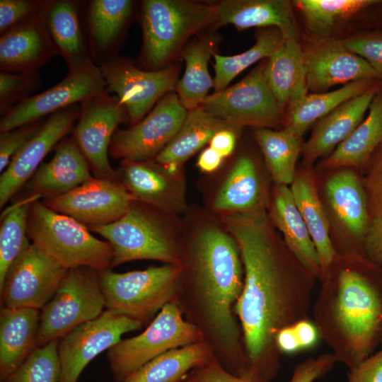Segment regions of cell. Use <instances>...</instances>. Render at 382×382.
<instances>
[{
    "instance_id": "1",
    "label": "cell",
    "mask_w": 382,
    "mask_h": 382,
    "mask_svg": "<svg viewBox=\"0 0 382 382\" xmlns=\"http://www.w3.org/2000/svg\"><path fill=\"white\" fill-rule=\"evenodd\" d=\"M236 239L244 270L234 311L253 371L272 381L281 369L275 344L282 328L309 319L317 279L274 231L266 209L222 216Z\"/></svg>"
},
{
    "instance_id": "2",
    "label": "cell",
    "mask_w": 382,
    "mask_h": 382,
    "mask_svg": "<svg viewBox=\"0 0 382 382\" xmlns=\"http://www.w3.org/2000/svg\"><path fill=\"white\" fill-rule=\"evenodd\" d=\"M182 272L175 296L218 361L241 377L256 374L234 311L244 270L238 243L225 226L204 221L181 240Z\"/></svg>"
},
{
    "instance_id": "3",
    "label": "cell",
    "mask_w": 382,
    "mask_h": 382,
    "mask_svg": "<svg viewBox=\"0 0 382 382\" xmlns=\"http://www.w3.org/2000/svg\"><path fill=\"white\" fill-rule=\"evenodd\" d=\"M320 281L313 323L336 361L355 368L382 341V266L361 254H337Z\"/></svg>"
},
{
    "instance_id": "4",
    "label": "cell",
    "mask_w": 382,
    "mask_h": 382,
    "mask_svg": "<svg viewBox=\"0 0 382 382\" xmlns=\"http://www.w3.org/2000/svg\"><path fill=\"white\" fill-rule=\"evenodd\" d=\"M168 215L134 200L118 220L88 228L112 245L111 268L142 260L182 265V238L173 232Z\"/></svg>"
},
{
    "instance_id": "5",
    "label": "cell",
    "mask_w": 382,
    "mask_h": 382,
    "mask_svg": "<svg viewBox=\"0 0 382 382\" xmlns=\"http://www.w3.org/2000/svg\"><path fill=\"white\" fill-rule=\"evenodd\" d=\"M91 232L84 224L52 210L40 199L31 205L29 240L66 270L84 267L101 272L111 269L112 245Z\"/></svg>"
},
{
    "instance_id": "6",
    "label": "cell",
    "mask_w": 382,
    "mask_h": 382,
    "mask_svg": "<svg viewBox=\"0 0 382 382\" xmlns=\"http://www.w3.org/2000/svg\"><path fill=\"white\" fill-rule=\"evenodd\" d=\"M214 4L184 0H146L141 24L145 62L151 69L168 64L188 38L214 25Z\"/></svg>"
},
{
    "instance_id": "7",
    "label": "cell",
    "mask_w": 382,
    "mask_h": 382,
    "mask_svg": "<svg viewBox=\"0 0 382 382\" xmlns=\"http://www.w3.org/2000/svg\"><path fill=\"white\" fill-rule=\"evenodd\" d=\"M182 265L164 264L142 270L100 272L105 310L146 324L175 299Z\"/></svg>"
},
{
    "instance_id": "8",
    "label": "cell",
    "mask_w": 382,
    "mask_h": 382,
    "mask_svg": "<svg viewBox=\"0 0 382 382\" xmlns=\"http://www.w3.org/2000/svg\"><path fill=\"white\" fill-rule=\"evenodd\" d=\"M201 340L200 332L186 320L174 300L158 312L144 331L121 340L109 349L107 358L114 380L124 382L129 375L156 357Z\"/></svg>"
},
{
    "instance_id": "9",
    "label": "cell",
    "mask_w": 382,
    "mask_h": 382,
    "mask_svg": "<svg viewBox=\"0 0 382 382\" xmlns=\"http://www.w3.org/2000/svg\"><path fill=\"white\" fill-rule=\"evenodd\" d=\"M105 310L100 272L84 267L68 270L53 297L40 311L35 348L59 340Z\"/></svg>"
},
{
    "instance_id": "10",
    "label": "cell",
    "mask_w": 382,
    "mask_h": 382,
    "mask_svg": "<svg viewBox=\"0 0 382 382\" xmlns=\"http://www.w3.org/2000/svg\"><path fill=\"white\" fill-rule=\"evenodd\" d=\"M262 60L237 83L208 96L200 105L207 113L241 129L284 127L286 113L280 108L265 76Z\"/></svg>"
},
{
    "instance_id": "11",
    "label": "cell",
    "mask_w": 382,
    "mask_h": 382,
    "mask_svg": "<svg viewBox=\"0 0 382 382\" xmlns=\"http://www.w3.org/2000/svg\"><path fill=\"white\" fill-rule=\"evenodd\" d=\"M187 113L177 93H168L144 119L115 132L109 153L122 161L154 160L178 132Z\"/></svg>"
},
{
    "instance_id": "12",
    "label": "cell",
    "mask_w": 382,
    "mask_h": 382,
    "mask_svg": "<svg viewBox=\"0 0 382 382\" xmlns=\"http://www.w3.org/2000/svg\"><path fill=\"white\" fill-rule=\"evenodd\" d=\"M143 323L105 310L96 318L76 328L59 340L60 374L58 382H77L85 367L99 354L108 350L129 332Z\"/></svg>"
},
{
    "instance_id": "13",
    "label": "cell",
    "mask_w": 382,
    "mask_h": 382,
    "mask_svg": "<svg viewBox=\"0 0 382 382\" xmlns=\"http://www.w3.org/2000/svg\"><path fill=\"white\" fill-rule=\"evenodd\" d=\"M67 270L30 243L11 265L0 287L1 307L41 311Z\"/></svg>"
},
{
    "instance_id": "14",
    "label": "cell",
    "mask_w": 382,
    "mask_h": 382,
    "mask_svg": "<svg viewBox=\"0 0 382 382\" xmlns=\"http://www.w3.org/2000/svg\"><path fill=\"white\" fill-rule=\"evenodd\" d=\"M107 90L115 93L134 125L161 97L176 88L179 68L143 71L120 60L109 62L100 69Z\"/></svg>"
},
{
    "instance_id": "15",
    "label": "cell",
    "mask_w": 382,
    "mask_h": 382,
    "mask_svg": "<svg viewBox=\"0 0 382 382\" xmlns=\"http://www.w3.org/2000/svg\"><path fill=\"white\" fill-rule=\"evenodd\" d=\"M125 110L117 97L104 93L83 102L74 139L96 178L119 180L108 152L117 127L125 120Z\"/></svg>"
},
{
    "instance_id": "16",
    "label": "cell",
    "mask_w": 382,
    "mask_h": 382,
    "mask_svg": "<svg viewBox=\"0 0 382 382\" xmlns=\"http://www.w3.org/2000/svg\"><path fill=\"white\" fill-rule=\"evenodd\" d=\"M105 81L96 66L70 71L54 87L33 96L26 98L8 110L0 122L1 132H8L40 118L76 105L104 93Z\"/></svg>"
},
{
    "instance_id": "17",
    "label": "cell",
    "mask_w": 382,
    "mask_h": 382,
    "mask_svg": "<svg viewBox=\"0 0 382 382\" xmlns=\"http://www.w3.org/2000/svg\"><path fill=\"white\" fill-rule=\"evenodd\" d=\"M134 200L119 180L93 177L67 193L45 199L43 203L90 227L118 220Z\"/></svg>"
},
{
    "instance_id": "18",
    "label": "cell",
    "mask_w": 382,
    "mask_h": 382,
    "mask_svg": "<svg viewBox=\"0 0 382 382\" xmlns=\"http://www.w3.org/2000/svg\"><path fill=\"white\" fill-rule=\"evenodd\" d=\"M303 56L308 90L313 93L327 92L339 84L378 78L370 64L339 38H313L303 48Z\"/></svg>"
},
{
    "instance_id": "19",
    "label": "cell",
    "mask_w": 382,
    "mask_h": 382,
    "mask_svg": "<svg viewBox=\"0 0 382 382\" xmlns=\"http://www.w3.org/2000/svg\"><path fill=\"white\" fill-rule=\"evenodd\" d=\"M117 173L135 201L168 215L185 211V181L180 170L171 171L154 160L122 161Z\"/></svg>"
},
{
    "instance_id": "20",
    "label": "cell",
    "mask_w": 382,
    "mask_h": 382,
    "mask_svg": "<svg viewBox=\"0 0 382 382\" xmlns=\"http://www.w3.org/2000/svg\"><path fill=\"white\" fill-rule=\"evenodd\" d=\"M80 111L76 105L52 114L12 158L0 177V207L22 187L46 155L71 130Z\"/></svg>"
},
{
    "instance_id": "21",
    "label": "cell",
    "mask_w": 382,
    "mask_h": 382,
    "mask_svg": "<svg viewBox=\"0 0 382 382\" xmlns=\"http://www.w3.org/2000/svg\"><path fill=\"white\" fill-rule=\"evenodd\" d=\"M292 5L313 38L332 37L350 23L361 30H382V0H297Z\"/></svg>"
},
{
    "instance_id": "22",
    "label": "cell",
    "mask_w": 382,
    "mask_h": 382,
    "mask_svg": "<svg viewBox=\"0 0 382 382\" xmlns=\"http://www.w3.org/2000/svg\"><path fill=\"white\" fill-rule=\"evenodd\" d=\"M325 188L329 205L348 236L345 254L364 255V241L371 217L362 180L352 170L343 168L328 178Z\"/></svg>"
},
{
    "instance_id": "23",
    "label": "cell",
    "mask_w": 382,
    "mask_h": 382,
    "mask_svg": "<svg viewBox=\"0 0 382 382\" xmlns=\"http://www.w3.org/2000/svg\"><path fill=\"white\" fill-rule=\"evenodd\" d=\"M382 86L378 81L361 95L341 104L318 120L309 139L303 144V161L312 165L317 159L331 154L364 120L374 96Z\"/></svg>"
},
{
    "instance_id": "24",
    "label": "cell",
    "mask_w": 382,
    "mask_h": 382,
    "mask_svg": "<svg viewBox=\"0 0 382 382\" xmlns=\"http://www.w3.org/2000/svg\"><path fill=\"white\" fill-rule=\"evenodd\" d=\"M93 177L74 139H66L57 146L52 158L42 163L24 186L28 195L45 200L66 194Z\"/></svg>"
},
{
    "instance_id": "25",
    "label": "cell",
    "mask_w": 382,
    "mask_h": 382,
    "mask_svg": "<svg viewBox=\"0 0 382 382\" xmlns=\"http://www.w3.org/2000/svg\"><path fill=\"white\" fill-rule=\"evenodd\" d=\"M214 25L238 29L275 28L283 37L299 38L292 3L286 0H223L216 4Z\"/></svg>"
},
{
    "instance_id": "26",
    "label": "cell",
    "mask_w": 382,
    "mask_h": 382,
    "mask_svg": "<svg viewBox=\"0 0 382 382\" xmlns=\"http://www.w3.org/2000/svg\"><path fill=\"white\" fill-rule=\"evenodd\" d=\"M270 221L297 260L317 279L321 277L318 255L290 187L277 185L269 212Z\"/></svg>"
},
{
    "instance_id": "27",
    "label": "cell",
    "mask_w": 382,
    "mask_h": 382,
    "mask_svg": "<svg viewBox=\"0 0 382 382\" xmlns=\"http://www.w3.org/2000/svg\"><path fill=\"white\" fill-rule=\"evenodd\" d=\"M265 76L280 108L286 110L308 94L303 48L297 37H283L267 59Z\"/></svg>"
},
{
    "instance_id": "28",
    "label": "cell",
    "mask_w": 382,
    "mask_h": 382,
    "mask_svg": "<svg viewBox=\"0 0 382 382\" xmlns=\"http://www.w3.org/2000/svg\"><path fill=\"white\" fill-rule=\"evenodd\" d=\"M40 310L1 307L0 378L4 382L35 349Z\"/></svg>"
},
{
    "instance_id": "29",
    "label": "cell",
    "mask_w": 382,
    "mask_h": 382,
    "mask_svg": "<svg viewBox=\"0 0 382 382\" xmlns=\"http://www.w3.org/2000/svg\"><path fill=\"white\" fill-rule=\"evenodd\" d=\"M266 209L265 190L254 161L238 158L220 186L213 209L222 216Z\"/></svg>"
},
{
    "instance_id": "30",
    "label": "cell",
    "mask_w": 382,
    "mask_h": 382,
    "mask_svg": "<svg viewBox=\"0 0 382 382\" xmlns=\"http://www.w3.org/2000/svg\"><path fill=\"white\" fill-rule=\"evenodd\" d=\"M223 129L241 132V129L211 115L200 107L189 111L178 132L154 161L171 171H178L190 157Z\"/></svg>"
},
{
    "instance_id": "31",
    "label": "cell",
    "mask_w": 382,
    "mask_h": 382,
    "mask_svg": "<svg viewBox=\"0 0 382 382\" xmlns=\"http://www.w3.org/2000/svg\"><path fill=\"white\" fill-rule=\"evenodd\" d=\"M290 190L316 246L321 267L320 280L337 255L330 237V224L325 209L314 179L309 172L305 170L296 173Z\"/></svg>"
},
{
    "instance_id": "32",
    "label": "cell",
    "mask_w": 382,
    "mask_h": 382,
    "mask_svg": "<svg viewBox=\"0 0 382 382\" xmlns=\"http://www.w3.org/2000/svg\"><path fill=\"white\" fill-rule=\"evenodd\" d=\"M368 115L322 163L323 168H365L382 144V86L374 96Z\"/></svg>"
},
{
    "instance_id": "33",
    "label": "cell",
    "mask_w": 382,
    "mask_h": 382,
    "mask_svg": "<svg viewBox=\"0 0 382 382\" xmlns=\"http://www.w3.org/2000/svg\"><path fill=\"white\" fill-rule=\"evenodd\" d=\"M50 42L42 21L31 19L18 24L1 37V67L27 73L48 57Z\"/></svg>"
},
{
    "instance_id": "34",
    "label": "cell",
    "mask_w": 382,
    "mask_h": 382,
    "mask_svg": "<svg viewBox=\"0 0 382 382\" xmlns=\"http://www.w3.org/2000/svg\"><path fill=\"white\" fill-rule=\"evenodd\" d=\"M380 79L354 81L332 91L306 95L289 106L283 129L302 137L310 126L347 100L362 94Z\"/></svg>"
},
{
    "instance_id": "35",
    "label": "cell",
    "mask_w": 382,
    "mask_h": 382,
    "mask_svg": "<svg viewBox=\"0 0 382 382\" xmlns=\"http://www.w3.org/2000/svg\"><path fill=\"white\" fill-rule=\"evenodd\" d=\"M215 48L214 36H205L193 39L182 50L185 69L175 90L181 104L188 112L199 108L214 87L208 64L215 54Z\"/></svg>"
},
{
    "instance_id": "36",
    "label": "cell",
    "mask_w": 382,
    "mask_h": 382,
    "mask_svg": "<svg viewBox=\"0 0 382 382\" xmlns=\"http://www.w3.org/2000/svg\"><path fill=\"white\" fill-rule=\"evenodd\" d=\"M213 357L209 346L201 340L156 357L124 382H181L190 371Z\"/></svg>"
},
{
    "instance_id": "37",
    "label": "cell",
    "mask_w": 382,
    "mask_h": 382,
    "mask_svg": "<svg viewBox=\"0 0 382 382\" xmlns=\"http://www.w3.org/2000/svg\"><path fill=\"white\" fill-rule=\"evenodd\" d=\"M45 21L51 37L70 71L93 66L83 45L76 8L67 1L54 2L49 7Z\"/></svg>"
},
{
    "instance_id": "38",
    "label": "cell",
    "mask_w": 382,
    "mask_h": 382,
    "mask_svg": "<svg viewBox=\"0 0 382 382\" xmlns=\"http://www.w3.org/2000/svg\"><path fill=\"white\" fill-rule=\"evenodd\" d=\"M255 138L272 178L277 185H290L296 175V164L302 151V137L284 129L260 128Z\"/></svg>"
},
{
    "instance_id": "39",
    "label": "cell",
    "mask_w": 382,
    "mask_h": 382,
    "mask_svg": "<svg viewBox=\"0 0 382 382\" xmlns=\"http://www.w3.org/2000/svg\"><path fill=\"white\" fill-rule=\"evenodd\" d=\"M40 198L28 195L6 208L1 215L0 287L13 262L31 243L27 234L32 204Z\"/></svg>"
},
{
    "instance_id": "40",
    "label": "cell",
    "mask_w": 382,
    "mask_h": 382,
    "mask_svg": "<svg viewBox=\"0 0 382 382\" xmlns=\"http://www.w3.org/2000/svg\"><path fill=\"white\" fill-rule=\"evenodd\" d=\"M282 38V35L277 28H267L258 33L255 45L244 52L233 56H221L215 53V92L227 88L237 75L257 61L270 58Z\"/></svg>"
},
{
    "instance_id": "41",
    "label": "cell",
    "mask_w": 382,
    "mask_h": 382,
    "mask_svg": "<svg viewBox=\"0 0 382 382\" xmlns=\"http://www.w3.org/2000/svg\"><path fill=\"white\" fill-rule=\"evenodd\" d=\"M132 10L129 0H95L88 13L92 37L100 48L110 46L117 37Z\"/></svg>"
},
{
    "instance_id": "42",
    "label": "cell",
    "mask_w": 382,
    "mask_h": 382,
    "mask_svg": "<svg viewBox=\"0 0 382 382\" xmlns=\"http://www.w3.org/2000/svg\"><path fill=\"white\" fill-rule=\"evenodd\" d=\"M59 340L34 349L4 382H58L60 363Z\"/></svg>"
},
{
    "instance_id": "43",
    "label": "cell",
    "mask_w": 382,
    "mask_h": 382,
    "mask_svg": "<svg viewBox=\"0 0 382 382\" xmlns=\"http://www.w3.org/2000/svg\"><path fill=\"white\" fill-rule=\"evenodd\" d=\"M341 40L348 50L365 59L382 81V30L357 31Z\"/></svg>"
},
{
    "instance_id": "44",
    "label": "cell",
    "mask_w": 382,
    "mask_h": 382,
    "mask_svg": "<svg viewBox=\"0 0 382 382\" xmlns=\"http://www.w3.org/2000/svg\"><path fill=\"white\" fill-rule=\"evenodd\" d=\"M362 183L366 194L371 219L382 216V144L369 159Z\"/></svg>"
},
{
    "instance_id": "45",
    "label": "cell",
    "mask_w": 382,
    "mask_h": 382,
    "mask_svg": "<svg viewBox=\"0 0 382 382\" xmlns=\"http://www.w3.org/2000/svg\"><path fill=\"white\" fill-rule=\"evenodd\" d=\"M42 125L35 122L0 134V171L3 173L15 154L39 130Z\"/></svg>"
},
{
    "instance_id": "46",
    "label": "cell",
    "mask_w": 382,
    "mask_h": 382,
    "mask_svg": "<svg viewBox=\"0 0 382 382\" xmlns=\"http://www.w3.org/2000/svg\"><path fill=\"white\" fill-rule=\"evenodd\" d=\"M187 382H271L260 376H236L226 369L215 357L193 369L184 379Z\"/></svg>"
},
{
    "instance_id": "47",
    "label": "cell",
    "mask_w": 382,
    "mask_h": 382,
    "mask_svg": "<svg viewBox=\"0 0 382 382\" xmlns=\"http://www.w3.org/2000/svg\"><path fill=\"white\" fill-rule=\"evenodd\" d=\"M336 362L330 352L306 358L295 366L289 382H314L328 374Z\"/></svg>"
},
{
    "instance_id": "48",
    "label": "cell",
    "mask_w": 382,
    "mask_h": 382,
    "mask_svg": "<svg viewBox=\"0 0 382 382\" xmlns=\"http://www.w3.org/2000/svg\"><path fill=\"white\" fill-rule=\"evenodd\" d=\"M37 9V3L28 0L0 1V30L5 33L22 23Z\"/></svg>"
},
{
    "instance_id": "49",
    "label": "cell",
    "mask_w": 382,
    "mask_h": 382,
    "mask_svg": "<svg viewBox=\"0 0 382 382\" xmlns=\"http://www.w3.org/2000/svg\"><path fill=\"white\" fill-rule=\"evenodd\" d=\"M32 83L31 76L28 73L14 74L2 71L0 74L1 110L20 96Z\"/></svg>"
},
{
    "instance_id": "50",
    "label": "cell",
    "mask_w": 382,
    "mask_h": 382,
    "mask_svg": "<svg viewBox=\"0 0 382 382\" xmlns=\"http://www.w3.org/2000/svg\"><path fill=\"white\" fill-rule=\"evenodd\" d=\"M347 382H382V345L358 366L349 369Z\"/></svg>"
},
{
    "instance_id": "51",
    "label": "cell",
    "mask_w": 382,
    "mask_h": 382,
    "mask_svg": "<svg viewBox=\"0 0 382 382\" xmlns=\"http://www.w3.org/2000/svg\"><path fill=\"white\" fill-rule=\"evenodd\" d=\"M364 255L372 262L382 266V216L371 219L364 241Z\"/></svg>"
},
{
    "instance_id": "52",
    "label": "cell",
    "mask_w": 382,
    "mask_h": 382,
    "mask_svg": "<svg viewBox=\"0 0 382 382\" xmlns=\"http://www.w3.org/2000/svg\"><path fill=\"white\" fill-rule=\"evenodd\" d=\"M292 326L301 349L314 346L320 339L315 323L310 318L300 320Z\"/></svg>"
},
{
    "instance_id": "53",
    "label": "cell",
    "mask_w": 382,
    "mask_h": 382,
    "mask_svg": "<svg viewBox=\"0 0 382 382\" xmlns=\"http://www.w3.org/2000/svg\"><path fill=\"white\" fill-rule=\"evenodd\" d=\"M239 133L240 132L233 129L221 130L212 138L209 143V146L224 158L229 156L234 150Z\"/></svg>"
},
{
    "instance_id": "54",
    "label": "cell",
    "mask_w": 382,
    "mask_h": 382,
    "mask_svg": "<svg viewBox=\"0 0 382 382\" xmlns=\"http://www.w3.org/2000/svg\"><path fill=\"white\" fill-rule=\"evenodd\" d=\"M224 157L209 146L199 154L197 166L204 173H212L217 170L223 162Z\"/></svg>"
},
{
    "instance_id": "55",
    "label": "cell",
    "mask_w": 382,
    "mask_h": 382,
    "mask_svg": "<svg viewBox=\"0 0 382 382\" xmlns=\"http://www.w3.org/2000/svg\"><path fill=\"white\" fill-rule=\"evenodd\" d=\"M181 382H187V381H185V380H183V381H182Z\"/></svg>"
},
{
    "instance_id": "56",
    "label": "cell",
    "mask_w": 382,
    "mask_h": 382,
    "mask_svg": "<svg viewBox=\"0 0 382 382\" xmlns=\"http://www.w3.org/2000/svg\"><path fill=\"white\" fill-rule=\"evenodd\" d=\"M381 345H382V341H381Z\"/></svg>"
}]
</instances>
